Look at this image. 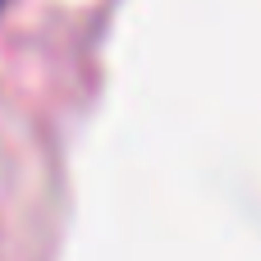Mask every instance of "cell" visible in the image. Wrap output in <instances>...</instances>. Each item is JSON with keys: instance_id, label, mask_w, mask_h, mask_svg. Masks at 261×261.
Segmentation results:
<instances>
[{"instance_id": "1", "label": "cell", "mask_w": 261, "mask_h": 261, "mask_svg": "<svg viewBox=\"0 0 261 261\" xmlns=\"http://www.w3.org/2000/svg\"><path fill=\"white\" fill-rule=\"evenodd\" d=\"M0 5H5V0H0Z\"/></svg>"}]
</instances>
